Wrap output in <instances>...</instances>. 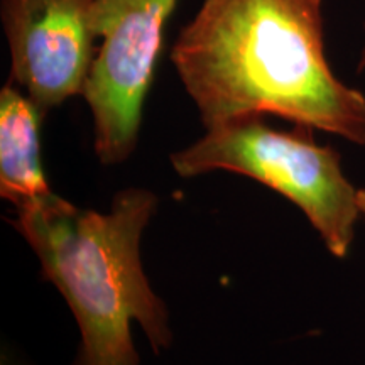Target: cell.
<instances>
[{"mask_svg": "<svg viewBox=\"0 0 365 365\" xmlns=\"http://www.w3.org/2000/svg\"><path fill=\"white\" fill-rule=\"evenodd\" d=\"M178 0H95L102 48L95 54L83 97L95 122V153L105 166L135 149L143 108Z\"/></svg>", "mask_w": 365, "mask_h": 365, "instance_id": "4", "label": "cell"}, {"mask_svg": "<svg viewBox=\"0 0 365 365\" xmlns=\"http://www.w3.org/2000/svg\"><path fill=\"white\" fill-rule=\"evenodd\" d=\"M11 83L41 115L83 88L98 39L95 0H2Z\"/></svg>", "mask_w": 365, "mask_h": 365, "instance_id": "5", "label": "cell"}, {"mask_svg": "<svg viewBox=\"0 0 365 365\" xmlns=\"http://www.w3.org/2000/svg\"><path fill=\"white\" fill-rule=\"evenodd\" d=\"M309 127H269L244 117L207 129L202 139L171 156L180 176L225 170L250 176L291 200L308 217L335 257L349 254L360 215L357 190L346 180L340 154L314 143Z\"/></svg>", "mask_w": 365, "mask_h": 365, "instance_id": "3", "label": "cell"}, {"mask_svg": "<svg viewBox=\"0 0 365 365\" xmlns=\"http://www.w3.org/2000/svg\"><path fill=\"white\" fill-rule=\"evenodd\" d=\"M357 203L360 213L365 217V190H357Z\"/></svg>", "mask_w": 365, "mask_h": 365, "instance_id": "8", "label": "cell"}, {"mask_svg": "<svg viewBox=\"0 0 365 365\" xmlns=\"http://www.w3.org/2000/svg\"><path fill=\"white\" fill-rule=\"evenodd\" d=\"M156 203L150 191L125 190L108 213L81 210L54 193L19 208L17 228L78 322L81 349L73 365H139L132 319L143 325L154 352L171 345L168 312L139 255Z\"/></svg>", "mask_w": 365, "mask_h": 365, "instance_id": "2", "label": "cell"}, {"mask_svg": "<svg viewBox=\"0 0 365 365\" xmlns=\"http://www.w3.org/2000/svg\"><path fill=\"white\" fill-rule=\"evenodd\" d=\"M323 0H203L171 59L207 129L266 113L365 144V95L333 75Z\"/></svg>", "mask_w": 365, "mask_h": 365, "instance_id": "1", "label": "cell"}, {"mask_svg": "<svg viewBox=\"0 0 365 365\" xmlns=\"http://www.w3.org/2000/svg\"><path fill=\"white\" fill-rule=\"evenodd\" d=\"M38 107L16 85L0 91V195L19 208L53 195L41 168Z\"/></svg>", "mask_w": 365, "mask_h": 365, "instance_id": "6", "label": "cell"}, {"mask_svg": "<svg viewBox=\"0 0 365 365\" xmlns=\"http://www.w3.org/2000/svg\"><path fill=\"white\" fill-rule=\"evenodd\" d=\"M364 34H365V22H364ZM365 70V38H364V46L360 49V58H359V65H357V71L362 73Z\"/></svg>", "mask_w": 365, "mask_h": 365, "instance_id": "7", "label": "cell"}]
</instances>
